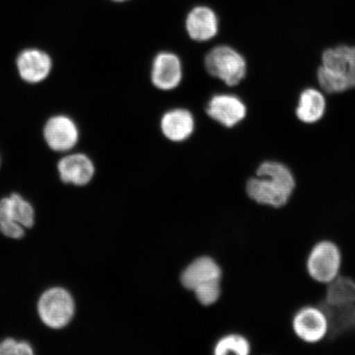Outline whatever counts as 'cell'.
<instances>
[{"mask_svg": "<svg viewBox=\"0 0 355 355\" xmlns=\"http://www.w3.org/2000/svg\"><path fill=\"white\" fill-rule=\"evenodd\" d=\"M296 187V177L290 167L266 161L257 168L256 176L247 181L246 193L257 205L281 209L291 201Z\"/></svg>", "mask_w": 355, "mask_h": 355, "instance_id": "1", "label": "cell"}, {"mask_svg": "<svg viewBox=\"0 0 355 355\" xmlns=\"http://www.w3.org/2000/svg\"><path fill=\"white\" fill-rule=\"evenodd\" d=\"M318 81L329 94L355 88V46H339L322 53Z\"/></svg>", "mask_w": 355, "mask_h": 355, "instance_id": "2", "label": "cell"}, {"mask_svg": "<svg viewBox=\"0 0 355 355\" xmlns=\"http://www.w3.org/2000/svg\"><path fill=\"white\" fill-rule=\"evenodd\" d=\"M343 252L338 244L328 239L315 243L305 260L308 276L324 286L335 282L343 272Z\"/></svg>", "mask_w": 355, "mask_h": 355, "instance_id": "3", "label": "cell"}, {"mask_svg": "<svg viewBox=\"0 0 355 355\" xmlns=\"http://www.w3.org/2000/svg\"><path fill=\"white\" fill-rule=\"evenodd\" d=\"M204 63L211 76L229 87L239 85L246 76L245 59L235 49L225 44L212 48L206 55Z\"/></svg>", "mask_w": 355, "mask_h": 355, "instance_id": "4", "label": "cell"}, {"mask_svg": "<svg viewBox=\"0 0 355 355\" xmlns=\"http://www.w3.org/2000/svg\"><path fill=\"white\" fill-rule=\"evenodd\" d=\"M291 329L300 343L308 345L322 343L330 334V321L325 311L318 305H304L291 318Z\"/></svg>", "mask_w": 355, "mask_h": 355, "instance_id": "5", "label": "cell"}, {"mask_svg": "<svg viewBox=\"0 0 355 355\" xmlns=\"http://www.w3.org/2000/svg\"><path fill=\"white\" fill-rule=\"evenodd\" d=\"M37 313L44 325L51 329H62L73 320L75 313L73 296L64 288H49L40 297Z\"/></svg>", "mask_w": 355, "mask_h": 355, "instance_id": "6", "label": "cell"}, {"mask_svg": "<svg viewBox=\"0 0 355 355\" xmlns=\"http://www.w3.org/2000/svg\"><path fill=\"white\" fill-rule=\"evenodd\" d=\"M150 80L155 88L164 92L179 87L183 80V65L180 57L172 52H159L153 61Z\"/></svg>", "mask_w": 355, "mask_h": 355, "instance_id": "7", "label": "cell"}, {"mask_svg": "<svg viewBox=\"0 0 355 355\" xmlns=\"http://www.w3.org/2000/svg\"><path fill=\"white\" fill-rule=\"evenodd\" d=\"M206 113L221 126L232 128L245 119L247 107L237 96L216 94L207 102Z\"/></svg>", "mask_w": 355, "mask_h": 355, "instance_id": "8", "label": "cell"}, {"mask_svg": "<svg viewBox=\"0 0 355 355\" xmlns=\"http://www.w3.org/2000/svg\"><path fill=\"white\" fill-rule=\"evenodd\" d=\"M47 144L56 152H67L74 148L79 137L78 128L72 119L58 115L49 119L44 128Z\"/></svg>", "mask_w": 355, "mask_h": 355, "instance_id": "9", "label": "cell"}, {"mask_svg": "<svg viewBox=\"0 0 355 355\" xmlns=\"http://www.w3.org/2000/svg\"><path fill=\"white\" fill-rule=\"evenodd\" d=\"M221 270L210 257L194 261L182 275L181 282L189 290L198 292L204 288L220 286Z\"/></svg>", "mask_w": 355, "mask_h": 355, "instance_id": "10", "label": "cell"}, {"mask_svg": "<svg viewBox=\"0 0 355 355\" xmlns=\"http://www.w3.org/2000/svg\"><path fill=\"white\" fill-rule=\"evenodd\" d=\"M185 26L189 37L193 41L208 42L218 33V17L211 8L195 7L186 17Z\"/></svg>", "mask_w": 355, "mask_h": 355, "instance_id": "11", "label": "cell"}, {"mask_svg": "<svg viewBox=\"0 0 355 355\" xmlns=\"http://www.w3.org/2000/svg\"><path fill=\"white\" fill-rule=\"evenodd\" d=\"M159 126L166 139L173 143H182L189 139L194 132V117L188 110L172 109L162 115Z\"/></svg>", "mask_w": 355, "mask_h": 355, "instance_id": "12", "label": "cell"}, {"mask_svg": "<svg viewBox=\"0 0 355 355\" xmlns=\"http://www.w3.org/2000/svg\"><path fill=\"white\" fill-rule=\"evenodd\" d=\"M58 171L64 183L84 186L90 183L94 176L95 166L87 155L76 153L61 159Z\"/></svg>", "mask_w": 355, "mask_h": 355, "instance_id": "13", "label": "cell"}, {"mask_svg": "<svg viewBox=\"0 0 355 355\" xmlns=\"http://www.w3.org/2000/svg\"><path fill=\"white\" fill-rule=\"evenodd\" d=\"M17 67L22 79L30 83H37L50 74L52 61L46 53L29 49L22 51L17 57Z\"/></svg>", "mask_w": 355, "mask_h": 355, "instance_id": "14", "label": "cell"}, {"mask_svg": "<svg viewBox=\"0 0 355 355\" xmlns=\"http://www.w3.org/2000/svg\"><path fill=\"white\" fill-rule=\"evenodd\" d=\"M325 110L326 100L322 93L316 89L309 88L300 94L296 115L303 123H314L320 121Z\"/></svg>", "mask_w": 355, "mask_h": 355, "instance_id": "15", "label": "cell"}, {"mask_svg": "<svg viewBox=\"0 0 355 355\" xmlns=\"http://www.w3.org/2000/svg\"><path fill=\"white\" fill-rule=\"evenodd\" d=\"M10 198L12 219L26 229L32 228L35 216L32 204L19 193H12Z\"/></svg>", "mask_w": 355, "mask_h": 355, "instance_id": "16", "label": "cell"}, {"mask_svg": "<svg viewBox=\"0 0 355 355\" xmlns=\"http://www.w3.org/2000/svg\"><path fill=\"white\" fill-rule=\"evenodd\" d=\"M251 344L245 337L232 335L222 339L216 346L215 354L223 355L230 352L239 355H248L251 353Z\"/></svg>", "mask_w": 355, "mask_h": 355, "instance_id": "17", "label": "cell"}, {"mask_svg": "<svg viewBox=\"0 0 355 355\" xmlns=\"http://www.w3.org/2000/svg\"><path fill=\"white\" fill-rule=\"evenodd\" d=\"M26 228L17 221L12 220L0 224V232L4 236L12 239H20L24 237Z\"/></svg>", "mask_w": 355, "mask_h": 355, "instance_id": "18", "label": "cell"}, {"mask_svg": "<svg viewBox=\"0 0 355 355\" xmlns=\"http://www.w3.org/2000/svg\"><path fill=\"white\" fill-rule=\"evenodd\" d=\"M19 341L7 338L0 341V355H17L19 354Z\"/></svg>", "mask_w": 355, "mask_h": 355, "instance_id": "19", "label": "cell"}, {"mask_svg": "<svg viewBox=\"0 0 355 355\" xmlns=\"http://www.w3.org/2000/svg\"><path fill=\"white\" fill-rule=\"evenodd\" d=\"M113 1L123 2V1H127V0H113Z\"/></svg>", "mask_w": 355, "mask_h": 355, "instance_id": "20", "label": "cell"}]
</instances>
